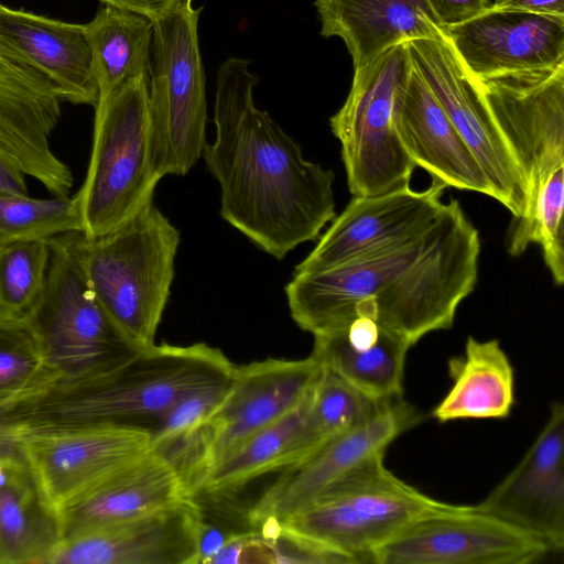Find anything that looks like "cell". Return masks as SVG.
<instances>
[{"label": "cell", "instance_id": "1", "mask_svg": "<svg viewBox=\"0 0 564 564\" xmlns=\"http://www.w3.org/2000/svg\"><path fill=\"white\" fill-rule=\"evenodd\" d=\"M479 254L478 230L452 199L420 234L332 268L294 273L285 286L289 310L314 337L369 317L412 347L452 327L459 304L476 286Z\"/></svg>", "mask_w": 564, "mask_h": 564}, {"label": "cell", "instance_id": "2", "mask_svg": "<svg viewBox=\"0 0 564 564\" xmlns=\"http://www.w3.org/2000/svg\"><path fill=\"white\" fill-rule=\"evenodd\" d=\"M249 62L229 58L217 74L216 138L203 158L220 186V215L278 260L314 241L335 216V174L256 107Z\"/></svg>", "mask_w": 564, "mask_h": 564}, {"label": "cell", "instance_id": "3", "mask_svg": "<svg viewBox=\"0 0 564 564\" xmlns=\"http://www.w3.org/2000/svg\"><path fill=\"white\" fill-rule=\"evenodd\" d=\"M484 97L518 163L525 209L512 219L507 251L542 249L554 283H564V66L512 74L479 83Z\"/></svg>", "mask_w": 564, "mask_h": 564}, {"label": "cell", "instance_id": "4", "mask_svg": "<svg viewBox=\"0 0 564 564\" xmlns=\"http://www.w3.org/2000/svg\"><path fill=\"white\" fill-rule=\"evenodd\" d=\"M235 365L204 343L153 345L101 378L56 383L0 411V424H124L150 427L181 398L231 380Z\"/></svg>", "mask_w": 564, "mask_h": 564}, {"label": "cell", "instance_id": "5", "mask_svg": "<svg viewBox=\"0 0 564 564\" xmlns=\"http://www.w3.org/2000/svg\"><path fill=\"white\" fill-rule=\"evenodd\" d=\"M59 238L115 325L137 347L153 346L171 294L178 229L151 202L107 235Z\"/></svg>", "mask_w": 564, "mask_h": 564}, {"label": "cell", "instance_id": "6", "mask_svg": "<svg viewBox=\"0 0 564 564\" xmlns=\"http://www.w3.org/2000/svg\"><path fill=\"white\" fill-rule=\"evenodd\" d=\"M383 456L373 455L276 525L261 528L264 535L296 536L347 555L357 564L369 563L376 549L448 505L397 477L386 467Z\"/></svg>", "mask_w": 564, "mask_h": 564}, {"label": "cell", "instance_id": "7", "mask_svg": "<svg viewBox=\"0 0 564 564\" xmlns=\"http://www.w3.org/2000/svg\"><path fill=\"white\" fill-rule=\"evenodd\" d=\"M149 80L132 79L94 107L89 164L74 194L86 237L113 231L153 202L162 177L152 156Z\"/></svg>", "mask_w": 564, "mask_h": 564}, {"label": "cell", "instance_id": "8", "mask_svg": "<svg viewBox=\"0 0 564 564\" xmlns=\"http://www.w3.org/2000/svg\"><path fill=\"white\" fill-rule=\"evenodd\" d=\"M187 0L153 20L149 108L156 173L185 175L203 155L207 105L198 45L200 9Z\"/></svg>", "mask_w": 564, "mask_h": 564}, {"label": "cell", "instance_id": "9", "mask_svg": "<svg viewBox=\"0 0 564 564\" xmlns=\"http://www.w3.org/2000/svg\"><path fill=\"white\" fill-rule=\"evenodd\" d=\"M55 517L151 448L148 427L124 424H0Z\"/></svg>", "mask_w": 564, "mask_h": 564}, {"label": "cell", "instance_id": "10", "mask_svg": "<svg viewBox=\"0 0 564 564\" xmlns=\"http://www.w3.org/2000/svg\"><path fill=\"white\" fill-rule=\"evenodd\" d=\"M406 43L355 67L341 108L330 117L354 196H371L410 185L416 165L394 129L397 97L412 72Z\"/></svg>", "mask_w": 564, "mask_h": 564}, {"label": "cell", "instance_id": "11", "mask_svg": "<svg viewBox=\"0 0 564 564\" xmlns=\"http://www.w3.org/2000/svg\"><path fill=\"white\" fill-rule=\"evenodd\" d=\"M48 241L46 285L29 321L57 376L56 383L107 376L143 349L132 344L105 312L59 236Z\"/></svg>", "mask_w": 564, "mask_h": 564}, {"label": "cell", "instance_id": "12", "mask_svg": "<svg viewBox=\"0 0 564 564\" xmlns=\"http://www.w3.org/2000/svg\"><path fill=\"white\" fill-rule=\"evenodd\" d=\"M413 67L427 84L455 129L478 161L491 197L520 218L527 194L518 163L499 128L479 82L440 32L405 42Z\"/></svg>", "mask_w": 564, "mask_h": 564}, {"label": "cell", "instance_id": "13", "mask_svg": "<svg viewBox=\"0 0 564 564\" xmlns=\"http://www.w3.org/2000/svg\"><path fill=\"white\" fill-rule=\"evenodd\" d=\"M550 553L523 529L478 506L448 503L376 549V564H531Z\"/></svg>", "mask_w": 564, "mask_h": 564}, {"label": "cell", "instance_id": "14", "mask_svg": "<svg viewBox=\"0 0 564 564\" xmlns=\"http://www.w3.org/2000/svg\"><path fill=\"white\" fill-rule=\"evenodd\" d=\"M421 420L414 405L402 397L384 402L377 412L334 437L304 460L284 468L251 507L249 521L274 527L332 484L387 447Z\"/></svg>", "mask_w": 564, "mask_h": 564}, {"label": "cell", "instance_id": "15", "mask_svg": "<svg viewBox=\"0 0 564 564\" xmlns=\"http://www.w3.org/2000/svg\"><path fill=\"white\" fill-rule=\"evenodd\" d=\"M321 369L312 354L299 360L268 358L235 365L228 393L204 427L206 447L200 481L216 464L302 402Z\"/></svg>", "mask_w": 564, "mask_h": 564}, {"label": "cell", "instance_id": "16", "mask_svg": "<svg viewBox=\"0 0 564 564\" xmlns=\"http://www.w3.org/2000/svg\"><path fill=\"white\" fill-rule=\"evenodd\" d=\"M441 31L479 83L564 66L561 17L490 6L480 14Z\"/></svg>", "mask_w": 564, "mask_h": 564}, {"label": "cell", "instance_id": "17", "mask_svg": "<svg viewBox=\"0 0 564 564\" xmlns=\"http://www.w3.org/2000/svg\"><path fill=\"white\" fill-rule=\"evenodd\" d=\"M205 518L193 498L59 539L46 564H198Z\"/></svg>", "mask_w": 564, "mask_h": 564}, {"label": "cell", "instance_id": "18", "mask_svg": "<svg viewBox=\"0 0 564 564\" xmlns=\"http://www.w3.org/2000/svg\"><path fill=\"white\" fill-rule=\"evenodd\" d=\"M445 188L433 180L422 191L406 185L377 195L354 196L294 273L332 268L373 248L420 234L444 208Z\"/></svg>", "mask_w": 564, "mask_h": 564}, {"label": "cell", "instance_id": "19", "mask_svg": "<svg viewBox=\"0 0 564 564\" xmlns=\"http://www.w3.org/2000/svg\"><path fill=\"white\" fill-rule=\"evenodd\" d=\"M564 406L554 403L540 434L519 464L479 503L543 541L564 547Z\"/></svg>", "mask_w": 564, "mask_h": 564}, {"label": "cell", "instance_id": "20", "mask_svg": "<svg viewBox=\"0 0 564 564\" xmlns=\"http://www.w3.org/2000/svg\"><path fill=\"white\" fill-rule=\"evenodd\" d=\"M62 102L45 77L0 53V147L54 197L69 196L74 184L50 142Z\"/></svg>", "mask_w": 564, "mask_h": 564}, {"label": "cell", "instance_id": "21", "mask_svg": "<svg viewBox=\"0 0 564 564\" xmlns=\"http://www.w3.org/2000/svg\"><path fill=\"white\" fill-rule=\"evenodd\" d=\"M0 53L45 77L63 101L96 106L99 91L84 24L0 3Z\"/></svg>", "mask_w": 564, "mask_h": 564}, {"label": "cell", "instance_id": "22", "mask_svg": "<svg viewBox=\"0 0 564 564\" xmlns=\"http://www.w3.org/2000/svg\"><path fill=\"white\" fill-rule=\"evenodd\" d=\"M394 129L416 167L433 180L491 197L478 161L414 67L397 97Z\"/></svg>", "mask_w": 564, "mask_h": 564}, {"label": "cell", "instance_id": "23", "mask_svg": "<svg viewBox=\"0 0 564 564\" xmlns=\"http://www.w3.org/2000/svg\"><path fill=\"white\" fill-rule=\"evenodd\" d=\"M192 498L174 466L151 447L66 507L56 518L59 536L134 520Z\"/></svg>", "mask_w": 564, "mask_h": 564}, {"label": "cell", "instance_id": "24", "mask_svg": "<svg viewBox=\"0 0 564 564\" xmlns=\"http://www.w3.org/2000/svg\"><path fill=\"white\" fill-rule=\"evenodd\" d=\"M314 4L321 34L343 40L354 68L392 46L440 32L426 0H315Z\"/></svg>", "mask_w": 564, "mask_h": 564}, {"label": "cell", "instance_id": "25", "mask_svg": "<svg viewBox=\"0 0 564 564\" xmlns=\"http://www.w3.org/2000/svg\"><path fill=\"white\" fill-rule=\"evenodd\" d=\"M452 388L434 408L441 423L460 419H503L514 404V371L497 339L469 336L464 355L448 360Z\"/></svg>", "mask_w": 564, "mask_h": 564}, {"label": "cell", "instance_id": "26", "mask_svg": "<svg viewBox=\"0 0 564 564\" xmlns=\"http://www.w3.org/2000/svg\"><path fill=\"white\" fill-rule=\"evenodd\" d=\"M59 539L25 464L14 453L0 456V564H44Z\"/></svg>", "mask_w": 564, "mask_h": 564}, {"label": "cell", "instance_id": "27", "mask_svg": "<svg viewBox=\"0 0 564 564\" xmlns=\"http://www.w3.org/2000/svg\"><path fill=\"white\" fill-rule=\"evenodd\" d=\"M84 28L99 98L138 77L150 78L153 20L104 4Z\"/></svg>", "mask_w": 564, "mask_h": 564}, {"label": "cell", "instance_id": "28", "mask_svg": "<svg viewBox=\"0 0 564 564\" xmlns=\"http://www.w3.org/2000/svg\"><path fill=\"white\" fill-rule=\"evenodd\" d=\"M410 345L398 334L380 327L378 340L370 347H352L345 330L315 336L312 355L367 397L384 402L400 398Z\"/></svg>", "mask_w": 564, "mask_h": 564}, {"label": "cell", "instance_id": "29", "mask_svg": "<svg viewBox=\"0 0 564 564\" xmlns=\"http://www.w3.org/2000/svg\"><path fill=\"white\" fill-rule=\"evenodd\" d=\"M310 395L311 392L296 406L210 468L200 481L197 494L217 495L231 491L263 474L289 467Z\"/></svg>", "mask_w": 564, "mask_h": 564}, {"label": "cell", "instance_id": "30", "mask_svg": "<svg viewBox=\"0 0 564 564\" xmlns=\"http://www.w3.org/2000/svg\"><path fill=\"white\" fill-rule=\"evenodd\" d=\"M384 402L367 397L322 366L311 391L290 466L304 460L328 441L371 416Z\"/></svg>", "mask_w": 564, "mask_h": 564}, {"label": "cell", "instance_id": "31", "mask_svg": "<svg viewBox=\"0 0 564 564\" xmlns=\"http://www.w3.org/2000/svg\"><path fill=\"white\" fill-rule=\"evenodd\" d=\"M56 382L30 321L0 318V411L45 392Z\"/></svg>", "mask_w": 564, "mask_h": 564}, {"label": "cell", "instance_id": "32", "mask_svg": "<svg viewBox=\"0 0 564 564\" xmlns=\"http://www.w3.org/2000/svg\"><path fill=\"white\" fill-rule=\"evenodd\" d=\"M51 246L47 240L0 246V318L29 319L46 285Z\"/></svg>", "mask_w": 564, "mask_h": 564}, {"label": "cell", "instance_id": "33", "mask_svg": "<svg viewBox=\"0 0 564 564\" xmlns=\"http://www.w3.org/2000/svg\"><path fill=\"white\" fill-rule=\"evenodd\" d=\"M75 231L82 232V220L74 195L32 198L0 194V246Z\"/></svg>", "mask_w": 564, "mask_h": 564}, {"label": "cell", "instance_id": "34", "mask_svg": "<svg viewBox=\"0 0 564 564\" xmlns=\"http://www.w3.org/2000/svg\"><path fill=\"white\" fill-rule=\"evenodd\" d=\"M230 382L199 389L176 401L149 427L151 447L164 446L204 424L225 400Z\"/></svg>", "mask_w": 564, "mask_h": 564}, {"label": "cell", "instance_id": "35", "mask_svg": "<svg viewBox=\"0 0 564 564\" xmlns=\"http://www.w3.org/2000/svg\"><path fill=\"white\" fill-rule=\"evenodd\" d=\"M440 26L463 23L491 6L490 0H426Z\"/></svg>", "mask_w": 564, "mask_h": 564}, {"label": "cell", "instance_id": "36", "mask_svg": "<svg viewBox=\"0 0 564 564\" xmlns=\"http://www.w3.org/2000/svg\"><path fill=\"white\" fill-rule=\"evenodd\" d=\"M25 176L20 164L0 147V194L28 195Z\"/></svg>", "mask_w": 564, "mask_h": 564}, {"label": "cell", "instance_id": "37", "mask_svg": "<svg viewBox=\"0 0 564 564\" xmlns=\"http://www.w3.org/2000/svg\"><path fill=\"white\" fill-rule=\"evenodd\" d=\"M104 4L155 20L187 0H100Z\"/></svg>", "mask_w": 564, "mask_h": 564}, {"label": "cell", "instance_id": "38", "mask_svg": "<svg viewBox=\"0 0 564 564\" xmlns=\"http://www.w3.org/2000/svg\"><path fill=\"white\" fill-rule=\"evenodd\" d=\"M491 6L564 18V0H495Z\"/></svg>", "mask_w": 564, "mask_h": 564}, {"label": "cell", "instance_id": "39", "mask_svg": "<svg viewBox=\"0 0 564 564\" xmlns=\"http://www.w3.org/2000/svg\"><path fill=\"white\" fill-rule=\"evenodd\" d=\"M345 334L352 347L365 349L378 340L380 326L369 317H357L350 323Z\"/></svg>", "mask_w": 564, "mask_h": 564}, {"label": "cell", "instance_id": "40", "mask_svg": "<svg viewBox=\"0 0 564 564\" xmlns=\"http://www.w3.org/2000/svg\"><path fill=\"white\" fill-rule=\"evenodd\" d=\"M230 535L223 529L205 521L199 538V563H209Z\"/></svg>", "mask_w": 564, "mask_h": 564}]
</instances>
